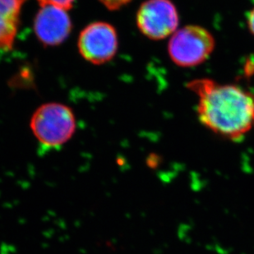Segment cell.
Here are the masks:
<instances>
[{
    "instance_id": "6da1fadb",
    "label": "cell",
    "mask_w": 254,
    "mask_h": 254,
    "mask_svg": "<svg viewBox=\"0 0 254 254\" xmlns=\"http://www.w3.org/2000/svg\"><path fill=\"white\" fill-rule=\"evenodd\" d=\"M198 96L200 122L216 134L231 141L242 139L254 126V96L240 86L210 79L189 84Z\"/></svg>"
},
{
    "instance_id": "7a4b0ae2",
    "label": "cell",
    "mask_w": 254,
    "mask_h": 254,
    "mask_svg": "<svg viewBox=\"0 0 254 254\" xmlns=\"http://www.w3.org/2000/svg\"><path fill=\"white\" fill-rule=\"evenodd\" d=\"M31 127L44 148L58 149L74 134L76 120L68 106L60 103L45 104L32 115Z\"/></svg>"
},
{
    "instance_id": "3957f363",
    "label": "cell",
    "mask_w": 254,
    "mask_h": 254,
    "mask_svg": "<svg viewBox=\"0 0 254 254\" xmlns=\"http://www.w3.org/2000/svg\"><path fill=\"white\" fill-rule=\"evenodd\" d=\"M214 47V37L206 29L199 26H186L173 34L168 51L176 64L194 67L210 56Z\"/></svg>"
},
{
    "instance_id": "277c9868",
    "label": "cell",
    "mask_w": 254,
    "mask_h": 254,
    "mask_svg": "<svg viewBox=\"0 0 254 254\" xmlns=\"http://www.w3.org/2000/svg\"><path fill=\"white\" fill-rule=\"evenodd\" d=\"M137 25L147 38H166L175 33L177 29V9L170 0H146L137 11Z\"/></svg>"
},
{
    "instance_id": "5b68a950",
    "label": "cell",
    "mask_w": 254,
    "mask_h": 254,
    "mask_svg": "<svg viewBox=\"0 0 254 254\" xmlns=\"http://www.w3.org/2000/svg\"><path fill=\"white\" fill-rule=\"evenodd\" d=\"M118 45L116 30L107 22L89 24L78 38L80 54L93 64H102L112 60L117 53Z\"/></svg>"
},
{
    "instance_id": "8992f818",
    "label": "cell",
    "mask_w": 254,
    "mask_h": 254,
    "mask_svg": "<svg viewBox=\"0 0 254 254\" xmlns=\"http://www.w3.org/2000/svg\"><path fill=\"white\" fill-rule=\"evenodd\" d=\"M72 22L66 10L53 6L41 7L34 20V31L46 46L62 44L72 31Z\"/></svg>"
},
{
    "instance_id": "52a82bcc",
    "label": "cell",
    "mask_w": 254,
    "mask_h": 254,
    "mask_svg": "<svg viewBox=\"0 0 254 254\" xmlns=\"http://www.w3.org/2000/svg\"><path fill=\"white\" fill-rule=\"evenodd\" d=\"M27 0H0V50H9L19 27L20 14Z\"/></svg>"
},
{
    "instance_id": "ba28073f",
    "label": "cell",
    "mask_w": 254,
    "mask_h": 254,
    "mask_svg": "<svg viewBox=\"0 0 254 254\" xmlns=\"http://www.w3.org/2000/svg\"><path fill=\"white\" fill-rule=\"evenodd\" d=\"M76 0H37L41 7L53 6L61 9L67 10L72 8Z\"/></svg>"
},
{
    "instance_id": "9c48e42d",
    "label": "cell",
    "mask_w": 254,
    "mask_h": 254,
    "mask_svg": "<svg viewBox=\"0 0 254 254\" xmlns=\"http://www.w3.org/2000/svg\"><path fill=\"white\" fill-rule=\"evenodd\" d=\"M108 9L117 10L127 4L131 0H100Z\"/></svg>"
},
{
    "instance_id": "30bf717a",
    "label": "cell",
    "mask_w": 254,
    "mask_h": 254,
    "mask_svg": "<svg viewBox=\"0 0 254 254\" xmlns=\"http://www.w3.org/2000/svg\"><path fill=\"white\" fill-rule=\"evenodd\" d=\"M248 24L250 27V31L254 35V8L251 10L248 17Z\"/></svg>"
}]
</instances>
